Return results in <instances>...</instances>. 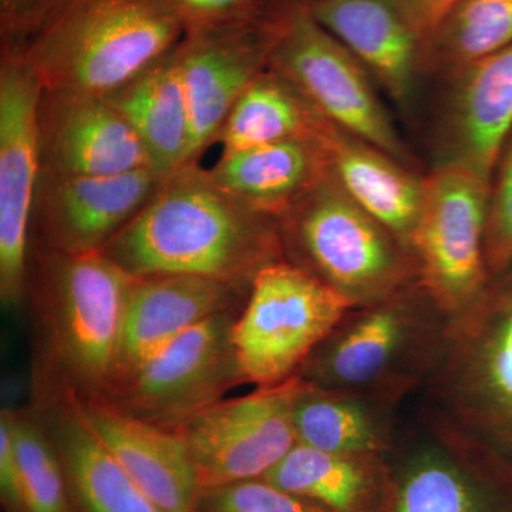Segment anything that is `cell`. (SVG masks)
I'll return each mask as SVG.
<instances>
[{"instance_id": "1", "label": "cell", "mask_w": 512, "mask_h": 512, "mask_svg": "<svg viewBox=\"0 0 512 512\" xmlns=\"http://www.w3.org/2000/svg\"><path fill=\"white\" fill-rule=\"evenodd\" d=\"M101 252L136 278L204 276L244 289L285 259L278 218L232 197L198 163L164 177Z\"/></svg>"}, {"instance_id": "2", "label": "cell", "mask_w": 512, "mask_h": 512, "mask_svg": "<svg viewBox=\"0 0 512 512\" xmlns=\"http://www.w3.org/2000/svg\"><path fill=\"white\" fill-rule=\"evenodd\" d=\"M184 35L167 0H53L18 53L42 90L104 97Z\"/></svg>"}, {"instance_id": "3", "label": "cell", "mask_w": 512, "mask_h": 512, "mask_svg": "<svg viewBox=\"0 0 512 512\" xmlns=\"http://www.w3.org/2000/svg\"><path fill=\"white\" fill-rule=\"evenodd\" d=\"M450 316L419 281L352 306L299 370L323 389L367 394L402 406L439 363Z\"/></svg>"}, {"instance_id": "4", "label": "cell", "mask_w": 512, "mask_h": 512, "mask_svg": "<svg viewBox=\"0 0 512 512\" xmlns=\"http://www.w3.org/2000/svg\"><path fill=\"white\" fill-rule=\"evenodd\" d=\"M426 406L477 444L512 456V264L451 316Z\"/></svg>"}, {"instance_id": "5", "label": "cell", "mask_w": 512, "mask_h": 512, "mask_svg": "<svg viewBox=\"0 0 512 512\" xmlns=\"http://www.w3.org/2000/svg\"><path fill=\"white\" fill-rule=\"evenodd\" d=\"M278 221L285 259L353 306L379 301L419 281L412 251L330 174Z\"/></svg>"}, {"instance_id": "6", "label": "cell", "mask_w": 512, "mask_h": 512, "mask_svg": "<svg viewBox=\"0 0 512 512\" xmlns=\"http://www.w3.org/2000/svg\"><path fill=\"white\" fill-rule=\"evenodd\" d=\"M352 306L288 259L265 266L232 326L241 382L272 386L298 375Z\"/></svg>"}, {"instance_id": "7", "label": "cell", "mask_w": 512, "mask_h": 512, "mask_svg": "<svg viewBox=\"0 0 512 512\" xmlns=\"http://www.w3.org/2000/svg\"><path fill=\"white\" fill-rule=\"evenodd\" d=\"M136 279L101 251L64 254L42 248L53 346L84 396H101L113 380Z\"/></svg>"}, {"instance_id": "8", "label": "cell", "mask_w": 512, "mask_h": 512, "mask_svg": "<svg viewBox=\"0 0 512 512\" xmlns=\"http://www.w3.org/2000/svg\"><path fill=\"white\" fill-rule=\"evenodd\" d=\"M269 66L291 79L326 120L412 164L370 74L313 18L308 2L275 9Z\"/></svg>"}, {"instance_id": "9", "label": "cell", "mask_w": 512, "mask_h": 512, "mask_svg": "<svg viewBox=\"0 0 512 512\" xmlns=\"http://www.w3.org/2000/svg\"><path fill=\"white\" fill-rule=\"evenodd\" d=\"M490 185L456 164H439L424 178L412 254L420 284L450 318L491 279L485 261Z\"/></svg>"}, {"instance_id": "10", "label": "cell", "mask_w": 512, "mask_h": 512, "mask_svg": "<svg viewBox=\"0 0 512 512\" xmlns=\"http://www.w3.org/2000/svg\"><path fill=\"white\" fill-rule=\"evenodd\" d=\"M305 380L293 376L218 400L171 427L183 437L202 493L264 478L298 444L293 406Z\"/></svg>"}, {"instance_id": "11", "label": "cell", "mask_w": 512, "mask_h": 512, "mask_svg": "<svg viewBox=\"0 0 512 512\" xmlns=\"http://www.w3.org/2000/svg\"><path fill=\"white\" fill-rule=\"evenodd\" d=\"M235 318L225 311L202 320L101 396L168 429L217 403L241 382L231 340Z\"/></svg>"}, {"instance_id": "12", "label": "cell", "mask_w": 512, "mask_h": 512, "mask_svg": "<svg viewBox=\"0 0 512 512\" xmlns=\"http://www.w3.org/2000/svg\"><path fill=\"white\" fill-rule=\"evenodd\" d=\"M393 456L389 512H501L490 470L503 457L461 433L424 404L412 423L402 420Z\"/></svg>"}, {"instance_id": "13", "label": "cell", "mask_w": 512, "mask_h": 512, "mask_svg": "<svg viewBox=\"0 0 512 512\" xmlns=\"http://www.w3.org/2000/svg\"><path fill=\"white\" fill-rule=\"evenodd\" d=\"M42 87L25 59L2 50L0 62V296L22 302L28 284V249L40 180L37 111Z\"/></svg>"}, {"instance_id": "14", "label": "cell", "mask_w": 512, "mask_h": 512, "mask_svg": "<svg viewBox=\"0 0 512 512\" xmlns=\"http://www.w3.org/2000/svg\"><path fill=\"white\" fill-rule=\"evenodd\" d=\"M274 12L244 25L185 33L175 46L190 113L188 165L217 143L239 97L269 66Z\"/></svg>"}, {"instance_id": "15", "label": "cell", "mask_w": 512, "mask_h": 512, "mask_svg": "<svg viewBox=\"0 0 512 512\" xmlns=\"http://www.w3.org/2000/svg\"><path fill=\"white\" fill-rule=\"evenodd\" d=\"M163 180L151 168L100 177H40L33 221L43 247L64 254L103 251Z\"/></svg>"}, {"instance_id": "16", "label": "cell", "mask_w": 512, "mask_h": 512, "mask_svg": "<svg viewBox=\"0 0 512 512\" xmlns=\"http://www.w3.org/2000/svg\"><path fill=\"white\" fill-rule=\"evenodd\" d=\"M40 177H100L150 168L140 141L103 96L42 90Z\"/></svg>"}, {"instance_id": "17", "label": "cell", "mask_w": 512, "mask_h": 512, "mask_svg": "<svg viewBox=\"0 0 512 512\" xmlns=\"http://www.w3.org/2000/svg\"><path fill=\"white\" fill-rule=\"evenodd\" d=\"M313 18L367 70L403 110L416 100L426 40L403 0H309Z\"/></svg>"}, {"instance_id": "18", "label": "cell", "mask_w": 512, "mask_h": 512, "mask_svg": "<svg viewBox=\"0 0 512 512\" xmlns=\"http://www.w3.org/2000/svg\"><path fill=\"white\" fill-rule=\"evenodd\" d=\"M73 392L101 443L161 510L201 512L197 473L177 431L140 419L106 397Z\"/></svg>"}, {"instance_id": "19", "label": "cell", "mask_w": 512, "mask_h": 512, "mask_svg": "<svg viewBox=\"0 0 512 512\" xmlns=\"http://www.w3.org/2000/svg\"><path fill=\"white\" fill-rule=\"evenodd\" d=\"M448 79L439 164L461 165L491 183L512 131V43Z\"/></svg>"}, {"instance_id": "20", "label": "cell", "mask_w": 512, "mask_h": 512, "mask_svg": "<svg viewBox=\"0 0 512 512\" xmlns=\"http://www.w3.org/2000/svg\"><path fill=\"white\" fill-rule=\"evenodd\" d=\"M248 291L204 276L137 278L128 299L116 372L110 386L185 330L212 315L231 311L238 296Z\"/></svg>"}, {"instance_id": "21", "label": "cell", "mask_w": 512, "mask_h": 512, "mask_svg": "<svg viewBox=\"0 0 512 512\" xmlns=\"http://www.w3.org/2000/svg\"><path fill=\"white\" fill-rule=\"evenodd\" d=\"M329 173L342 190L412 251L424 178L386 151L330 124L323 134Z\"/></svg>"}, {"instance_id": "22", "label": "cell", "mask_w": 512, "mask_h": 512, "mask_svg": "<svg viewBox=\"0 0 512 512\" xmlns=\"http://www.w3.org/2000/svg\"><path fill=\"white\" fill-rule=\"evenodd\" d=\"M210 174L232 197L279 218L330 173L322 136L222 153Z\"/></svg>"}, {"instance_id": "23", "label": "cell", "mask_w": 512, "mask_h": 512, "mask_svg": "<svg viewBox=\"0 0 512 512\" xmlns=\"http://www.w3.org/2000/svg\"><path fill=\"white\" fill-rule=\"evenodd\" d=\"M264 480L330 512H389V454H338L296 444Z\"/></svg>"}, {"instance_id": "24", "label": "cell", "mask_w": 512, "mask_h": 512, "mask_svg": "<svg viewBox=\"0 0 512 512\" xmlns=\"http://www.w3.org/2000/svg\"><path fill=\"white\" fill-rule=\"evenodd\" d=\"M177 46V45H175ZM175 46L106 97L134 131L161 177L188 165L191 124Z\"/></svg>"}, {"instance_id": "25", "label": "cell", "mask_w": 512, "mask_h": 512, "mask_svg": "<svg viewBox=\"0 0 512 512\" xmlns=\"http://www.w3.org/2000/svg\"><path fill=\"white\" fill-rule=\"evenodd\" d=\"M399 404L367 394L323 389L306 382L293 406L299 444L338 454H380L393 450Z\"/></svg>"}, {"instance_id": "26", "label": "cell", "mask_w": 512, "mask_h": 512, "mask_svg": "<svg viewBox=\"0 0 512 512\" xmlns=\"http://www.w3.org/2000/svg\"><path fill=\"white\" fill-rule=\"evenodd\" d=\"M49 424L70 493L83 512H165L101 443L80 412L73 389Z\"/></svg>"}, {"instance_id": "27", "label": "cell", "mask_w": 512, "mask_h": 512, "mask_svg": "<svg viewBox=\"0 0 512 512\" xmlns=\"http://www.w3.org/2000/svg\"><path fill=\"white\" fill-rule=\"evenodd\" d=\"M330 121L291 79L268 66L239 97L217 143L222 153L323 136Z\"/></svg>"}, {"instance_id": "28", "label": "cell", "mask_w": 512, "mask_h": 512, "mask_svg": "<svg viewBox=\"0 0 512 512\" xmlns=\"http://www.w3.org/2000/svg\"><path fill=\"white\" fill-rule=\"evenodd\" d=\"M512 43V0H460L424 45V69L448 74Z\"/></svg>"}, {"instance_id": "29", "label": "cell", "mask_w": 512, "mask_h": 512, "mask_svg": "<svg viewBox=\"0 0 512 512\" xmlns=\"http://www.w3.org/2000/svg\"><path fill=\"white\" fill-rule=\"evenodd\" d=\"M25 512H70L69 484L49 430L10 410Z\"/></svg>"}, {"instance_id": "30", "label": "cell", "mask_w": 512, "mask_h": 512, "mask_svg": "<svg viewBox=\"0 0 512 512\" xmlns=\"http://www.w3.org/2000/svg\"><path fill=\"white\" fill-rule=\"evenodd\" d=\"M485 261L491 278L512 264V131L491 178L485 224Z\"/></svg>"}, {"instance_id": "31", "label": "cell", "mask_w": 512, "mask_h": 512, "mask_svg": "<svg viewBox=\"0 0 512 512\" xmlns=\"http://www.w3.org/2000/svg\"><path fill=\"white\" fill-rule=\"evenodd\" d=\"M201 512H330L264 478L241 481L201 494Z\"/></svg>"}, {"instance_id": "32", "label": "cell", "mask_w": 512, "mask_h": 512, "mask_svg": "<svg viewBox=\"0 0 512 512\" xmlns=\"http://www.w3.org/2000/svg\"><path fill=\"white\" fill-rule=\"evenodd\" d=\"M185 33L255 22L268 15V0H167Z\"/></svg>"}, {"instance_id": "33", "label": "cell", "mask_w": 512, "mask_h": 512, "mask_svg": "<svg viewBox=\"0 0 512 512\" xmlns=\"http://www.w3.org/2000/svg\"><path fill=\"white\" fill-rule=\"evenodd\" d=\"M53 0H0L2 50L20 52Z\"/></svg>"}, {"instance_id": "34", "label": "cell", "mask_w": 512, "mask_h": 512, "mask_svg": "<svg viewBox=\"0 0 512 512\" xmlns=\"http://www.w3.org/2000/svg\"><path fill=\"white\" fill-rule=\"evenodd\" d=\"M0 495L6 512H25L9 409L0 413Z\"/></svg>"}, {"instance_id": "35", "label": "cell", "mask_w": 512, "mask_h": 512, "mask_svg": "<svg viewBox=\"0 0 512 512\" xmlns=\"http://www.w3.org/2000/svg\"><path fill=\"white\" fill-rule=\"evenodd\" d=\"M458 2L460 0H403L414 26L424 40L429 39Z\"/></svg>"}]
</instances>
